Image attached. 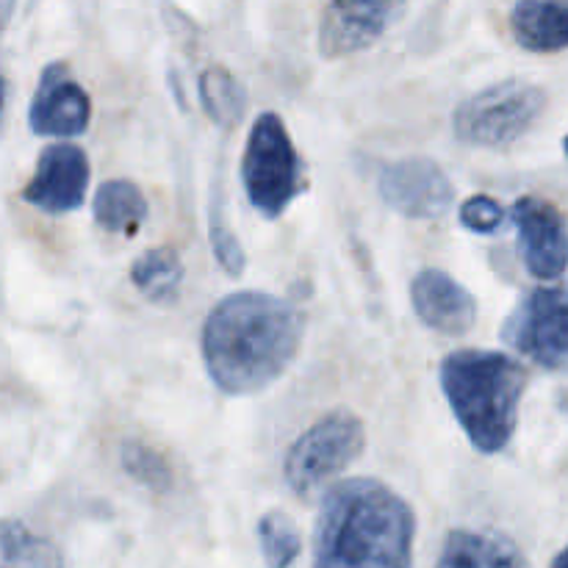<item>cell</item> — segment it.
<instances>
[{
  "label": "cell",
  "mask_w": 568,
  "mask_h": 568,
  "mask_svg": "<svg viewBox=\"0 0 568 568\" xmlns=\"http://www.w3.org/2000/svg\"><path fill=\"white\" fill-rule=\"evenodd\" d=\"M92 120V103L81 83L67 75L64 64L44 67L37 94L28 109V122L37 136H81Z\"/></svg>",
  "instance_id": "obj_12"
},
{
  "label": "cell",
  "mask_w": 568,
  "mask_h": 568,
  "mask_svg": "<svg viewBox=\"0 0 568 568\" xmlns=\"http://www.w3.org/2000/svg\"><path fill=\"white\" fill-rule=\"evenodd\" d=\"M525 266L538 281H558L568 266L566 216L541 197L516 200L510 211Z\"/></svg>",
  "instance_id": "obj_10"
},
{
  "label": "cell",
  "mask_w": 568,
  "mask_h": 568,
  "mask_svg": "<svg viewBox=\"0 0 568 568\" xmlns=\"http://www.w3.org/2000/svg\"><path fill=\"white\" fill-rule=\"evenodd\" d=\"M122 466H125L128 475L133 480H139L142 486L150 488H166L170 486V466L161 458L159 453H153L150 447L136 442H128L122 447Z\"/></svg>",
  "instance_id": "obj_21"
},
{
  "label": "cell",
  "mask_w": 568,
  "mask_h": 568,
  "mask_svg": "<svg viewBox=\"0 0 568 568\" xmlns=\"http://www.w3.org/2000/svg\"><path fill=\"white\" fill-rule=\"evenodd\" d=\"M549 568H568V544L564 549H560L558 555H555V560H552V566Z\"/></svg>",
  "instance_id": "obj_25"
},
{
  "label": "cell",
  "mask_w": 568,
  "mask_h": 568,
  "mask_svg": "<svg viewBox=\"0 0 568 568\" xmlns=\"http://www.w3.org/2000/svg\"><path fill=\"white\" fill-rule=\"evenodd\" d=\"M94 222L100 227H105L109 233H133L142 227V222L148 220V200H144L142 189L131 181H105L103 186L94 194Z\"/></svg>",
  "instance_id": "obj_16"
},
{
  "label": "cell",
  "mask_w": 568,
  "mask_h": 568,
  "mask_svg": "<svg viewBox=\"0 0 568 568\" xmlns=\"http://www.w3.org/2000/svg\"><path fill=\"white\" fill-rule=\"evenodd\" d=\"M416 516L381 480L336 483L320 505L314 568H414Z\"/></svg>",
  "instance_id": "obj_2"
},
{
  "label": "cell",
  "mask_w": 568,
  "mask_h": 568,
  "mask_svg": "<svg viewBox=\"0 0 568 568\" xmlns=\"http://www.w3.org/2000/svg\"><path fill=\"white\" fill-rule=\"evenodd\" d=\"M438 381L466 438L486 455L503 453L519 422L525 366L505 353L458 349L444 358Z\"/></svg>",
  "instance_id": "obj_3"
},
{
  "label": "cell",
  "mask_w": 568,
  "mask_h": 568,
  "mask_svg": "<svg viewBox=\"0 0 568 568\" xmlns=\"http://www.w3.org/2000/svg\"><path fill=\"white\" fill-rule=\"evenodd\" d=\"M410 303L416 316L430 331L460 336L477 320V303L453 275L442 270H422L410 283Z\"/></svg>",
  "instance_id": "obj_13"
},
{
  "label": "cell",
  "mask_w": 568,
  "mask_h": 568,
  "mask_svg": "<svg viewBox=\"0 0 568 568\" xmlns=\"http://www.w3.org/2000/svg\"><path fill=\"white\" fill-rule=\"evenodd\" d=\"M197 92L200 103H203L211 122H216L222 128H233L242 120L247 94H244V87L239 83V78L233 72H227L225 67H209V70L200 72Z\"/></svg>",
  "instance_id": "obj_18"
},
{
  "label": "cell",
  "mask_w": 568,
  "mask_h": 568,
  "mask_svg": "<svg viewBox=\"0 0 568 568\" xmlns=\"http://www.w3.org/2000/svg\"><path fill=\"white\" fill-rule=\"evenodd\" d=\"M3 103H6V81L0 78V114H3Z\"/></svg>",
  "instance_id": "obj_26"
},
{
  "label": "cell",
  "mask_w": 568,
  "mask_h": 568,
  "mask_svg": "<svg viewBox=\"0 0 568 568\" xmlns=\"http://www.w3.org/2000/svg\"><path fill=\"white\" fill-rule=\"evenodd\" d=\"M510 31L525 50L558 53L568 48V0H519L510 11Z\"/></svg>",
  "instance_id": "obj_14"
},
{
  "label": "cell",
  "mask_w": 568,
  "mask_h": 568,
  "mask_svg": "<svg viewBox=\"0 0 568 568\" xmlns=\"http://www.w3.org/2000/svg\"><path fill=\"white\" fill-rule=\"evenodd\" d=\"M566 153H568V139H566Z\"/></svg>",
  "instance_id": "obj_27"
},
{
  "label": "cell",
  "mask_w": 568,
  "mask_h": 568,
  "mask_svg": "<svg viewBox=\"0 0 568 568\" xmlns=\"http://www.w3.org/2000/svg\"><path fill=\"white\" fill-rule=\"evenodd\" d=\"M89 189V159L78 144L55 142L42 150L22 200L44 214H70L83 205Z\"/></svg>",
  "instance_id": "obj_9"
},
{
  "label": "cell",
  "mask_w": 568,
  "mask_h": 568,
  "mask_svg": "<svg viewBox=\"0 0 568 568\" xmlns=\"http://www.w3.org/2000/svg\"><path fill=\"white\" fill-rule=\"evenodd\" d=\"M209 236H211V250H214V258L222 270L227 272L231 277H239L244 272V250L239 244L236 233L225 225L220 211L211 214V225H209Z\"/></svg>",
  "instance_id": "obj_22"
},
{
  "label": "cell",
  "mask_w": 568,
  "mask_h": 568,
  "mask_svg": "<svg viewBox=\"0 0 568 568\" xmlns=\"http://www.w3.org/2000/svg\"><path fill=\"white\" fill-rule=\"evenodd\" d=\"M436 568H527V560L519 547L499 532L453 530Z\"/></svg>",
  "instance_id": "obj_15"
},
{
  "label": "cell",
  "mask_w": 568,
  "mask_h": 568,
  "mask_svg": "<svg viewBox=\"0 0 568 568\" xmlns=\"http://www.w3.org/2000/svg\"><path fill=\"white\" fill-rule=\"evenodd\" d=\"M242 183L255 211L275 220L303 194V159L275 111L253 122L242 159Z\"/></svg>",
  "instance_id": "obj_4"
},
{
  "label": "cell",
  "mask_w": 568,
  "mask_h": 568,
  "mask_svg": "<svg viewBox=\"0 0 568 568\" xmlns=\"http://www.w3.org/2000/svg\"><path fill=\"white\" fill-rule=\"evenodd\" d=\"M0 568H64L59 547L17 519L0 521Z\"/></svg>",
  "instance_id": "obj_17"
},
{
  "label": "cell",
  "mask_w": 568,
  "mask_h": 568,
  "mask_svg": "<svg viewBox=\"0 0 568 568\" xmlns=\"http://www.w3.org/2000/svg\"><path fill=\"white\" fill-rule=\"evenodd\" d=\"M366 427L349 410H333L308 427L286 453L283 475L297 497H311L361 458Z\"/></svg>",
  "instance_id": "obj_5"
},
{
  "label": "cell",
  "mask_w": 568,
  "mask_h": 568,
  "mask_svg": "<svg viewBox=\"0 0 568 568\" xmlns=\"http://www.w3.org/2000/svg\"><path fill=\"white\" fill-rule=\"evenodd\" d=\"M14 3H17V0H0V31L9 26L11 11H14Z\"/></svg>",
  "instance_id": "obj_24"
},
{
  "label": "cell",
  "mask_w": 568,
  "mask_h": 568,
  "mask_svg": "<svg viewBox=\"0 0 568 568\" xmlns=\"http://www.w3.org/2000/svg\"><path fill=\"white\" fill-rule=\"evenodd\" d=\"M505 209L488 194H475V197L460 203V222L475 233H497L505 225Z\"/></svg>",
  "instance_id": "obj_23"
},
{
  "label": "cell",
  "mask_w": 568,
  "mask_h": 568,
  "mask_svg": "<svg viewBox=\"0 0 568 568\" xmlns=\"http://www.w3.org/2000/svg\"><path fill=\"white\" fill-rule=\"evenodd\" d=\"M258 547L270 568H294L303 558V536L297 521L283 510H266L258 519Z\"/></svg>",
  "instance_id": "obj_20"
},
{
  "label": "cell",
  "mask_w": 568,
  "mask_h": 568,
  "mask_svg": "<svg viewBox=\"0 0 568 568\" xmlns=\"http://www.w3.org/2000/svg\"><path fill=\"white\" fill-rule=\"evenodd\" d=\"M381 194L397 214L408 220H436L453 205V183L430 159L394 161L383 170Z\"/></svg>",
  "instance_id": "obj_11"
},
{
  "label": "cell",
  "mask_w": 568,
  "mask_h": 568,
  "mask_svg": "<svg viewBox=\"0 0 568 568\" xmlns=\"http://www.w3.org/2000/svg\"><path fill=\"white\" fill-rule=\"evenodd\" d=\"M505 342L532 364L568 372V292L541 286L521 300L503 331Z\"/></svg>",
  "instance_id": "obj_7"
},
{
  "label": "cell",
  "mask_w": 568,
  "mask_h": 568,
  "mask_svg": "<svg viewBox=\"0 0 568 568\" xmlns=\"http://www.w3.org/2000/svg\"><path fill=\"white\" fill-rule=\"evenodd\" d=\"M131 281L139 292L153 303H170L178 294L183 281V264L172 247L148 250L142 258L133 264Z\"/></svg>",
  "instance_id": "obj_19"
},
{
  "label": "cell",
  "mask_w": 568,
  "mask_h": 568,
  "mask_svg": "<svg viewBox=\"0 0 568 568\" xmlns=\"http://www.w3.org/2000/svg\"><path fill=\"white\" fill-rule=\"evenodd\" d=\"M544 109V89L527 81L494 83L458 105L453 116L455 136L475 148H508L536 125Z\"/></svg>",
  "instance_id": "obj_6"
},
{
  "label": "cell",
  "mask_w": 568,
  "mask_h": 568,
  "mask_svg": "<svg viewBox=\"0 0 568 568\" xmlns=\"http://www.w3.org/2000/svg\"><path fill=\"white\" fill-rule=\"evenodd\" d=\"M305 322L294 305L266 292H236L211 308L203 361L225 394H255L281 381L297 358Z\"/></svg>",
  "instance_id": "obj_1"
},
{
  "label": "cell",
  "mask_w": 568,
  "mask_h": 568,
  "mask_svg": "<svg viewBox=\"0 0 568 568\" xmlns=\"http://www.w3.org/2000/svg\"><path fill=\"white\" fill-rule=\"evenodd\" d=\"M405 0H327L320 22L325 59H344L372 48L399 20Z\"/></svg>",
  "instance_id": "obj_8"
}]
</instances>
